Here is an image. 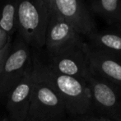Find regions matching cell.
Returning a JSON list of instances; mask_svg holds the SVG:
<instances>
[{
  "instance_id": "cell-1",
  "label": "cell",
  "mask_w": 121,
  "mask_h": 121,
  "mask_svg": "<svg viewBox=\"0 0 121 121\" xmlns=\"http://www.w3.org/2000/svg\"><path fill=\"white\" fill-rule=\"evenodd\" d=\"M31 66L35 74L60 97L68 115L75 118L86 116L94 108L91 90L86 80L56 73L37 59L32 61Z\"/></svg>"
},
{
  "instance_id": "cell-2",
  "label": "cell",
  "mask_w": 121,
  "mask_h": 121,
  "mask_svg": "<svg viewBox=\"0 0 121 121\" xmlns=\"http://www.w3.org/2000/svg\"><path fill=\"white\" fill-rule=\"evenodd\" d=\"M17 24L22 40L28 45L41 48L49 12L43 0H16Z\"/></svg>"
},
{
  "instance_id": "cell-3",
  "label": "cell",
  "mask_w": 121,
  "mask_h": 121,
  "mask_svg": "<svg viewBox=\"0 0 121 121\" xmlns=\"http://www.w3.org/2000/svg\"><path fill=\"white\" fill-rule=\"evenodd\" d=\"M31 73L30 104L26 121H64L68 113L60 97L35 74L32 66Z\"/></svg>"
},
{
  "instance_id": "cell-4",
  "label": "cell",
  "mask_w": 121,
  "mask_h": 121,
  "mask_svg": "<svg viewBox=\"0 0 121 121\" xmlns=\"http://www.w3.org/2000/svg\"><path fill=\"white\" fill-rule=\"evenodd\" d=\"M47 66L54 72L86 80L90 74L87 44L84 40L69 48L49 55Z\"/></svg>"
},
{
  "instance_id": "cell-5",
  "label": "cell",
  "mask_w": 121,
  "mask_h": 121,
  "mask_svg": "<svg viewBox=\"0 0 121 121\" xmlns=\"http://www.w3.org/2000/svg\"><path fill=\"white\" fill-rule=\"evenodd\" d=\"M28 45L22 40L12 47L0 75V99L7 98L31 66Z\"/></svg>"
},
{
  "instance_id": "cell-6",
  "label": "cell",
  "mask_w": 121,
  "mask_h": 121,
  "mask_svg": "<svg viewBox=\"0 0 121 121\" xmlns=\"http://www.w3.org/2000/svg\"><path fill=\"white\" fill-rule=\"evenodd\" d=\"M93 105L111 120L121 121V88L90 73L86 78Z\"/></svg>"
},
{
  "instance_id": "cell-7",
  "label": "cell",
  "mask_w": 121,
  "mask_h": 121,
  "mask_svg": "<svg viewBox=\"0 0 121 121\" xmlns=\"http://www.w3.org/2000/svg\"><path fill=\"white\" fill-rule=\"evenodd\" d=\"M84 40L74 28L53 9L49 16L45 45L49 54H54Z\"/></svg>"
},
{
  "instance_id": "cell-8",
  "label": "cell",
  "mask_w": 121,
  "mask_h": 121,
  "mask_svg": "<svg viewBox=\"0 0 121 121\" xmlns=\"http://www.w3.org/2000/svg\"><path fill=\"white\" fill-rule=\"evenodd\" d=\"M54 10L82 36L86 37L97 30L84 0H54Z\"/></svg>"
},
{
  "instance_id": "cell-9",
  "label": "cell",
  "mask_w": 121,
  "mask_h": 121,
  "mask_svg": "<svg viewBox=\"0 0 121 121\" xmlns=\"http://www.w3.org/2000/svg\"><path fill=\"white\" fill-rule=\"evenodd\" d=\"M87 54L91 73L121 88V58L92 48L88 44Z\"/></svg>"
},
{
  "instance_id": "cell-10",
  "label": "cell",
  "mask_w": 121,
  "mask_h": 121,
  "mask_svg": "<svg viewBox=\"0 0 121 121\" xmlns=\"http://www.w3.org/2000/svg\"><path fill=\"white\" fill-rule=\"evenodd\" d=\"M31 82L30 66L21 81L7 96L6 109L8 113V116L7 117L8 121H26L30 104Z\"/></svg>"
},
{
  "instance_id": "cell-11",
  "label": "cell",
  "mask_w": 121,
  "mask_h": 121,
  "mask_svg": "<svg viewBox=\"0 0 121 121\" xmlns=\"http://www.w3.org/2000/svg\"><path fill=\"white\" fill-rule=\"evenodd\" d=\"M86 39V43L92 48L121 58V28L96 30L87 35Z\"/></svg>"
},
{
  "instance_id": "cell-12",
  "label": "cell",
  "mask_w": 121,
  "mask_h": 121,
  "mask_svg": "<svg viewBox=\"0 0 121 121\" xmlns=\"http://www.w3.org/2000/svg\"><path fill=\"white\" fill-rule=\"evenodd\" d=\"M91 11L112 27L121 28V0H88Z\"/></svg>"
},
{
  "instance_id": "cell-13",
  "label": "cell",
  "mask_w": 121,
  "mask_h": 121,
  "mask_svg": "<svg viewBox=\"0 0 121 121\" xmlns=\"http://www.w3.org/2000/svg\"><path fill=\"white\" fill-rule=\"evenodd\" d=\"M0 27L10 37L16 30H17L16 0L8 2L3 8L0 16Z\"/></svg>"
},
{
  "instance_id": "cell-14",
  "label": "cell",
  "mask_w": 121,
  "mask_h": 121,
  "mask_svg": "<svg viewBox=\"0 0 121 121\" xmlns=\"http://www.w3.org/2000/svg\"><path fill=\"white\" fill-rule=\"evenodd\" d=\"M11 48H12V44H11V40H10L3 49H0V75H1L3 64H4L8 54H9Z\"/></svg>"
},
{
  "instance_id": "cell-15",
  "label": "cell",
  "mask_w": 121,
  "mask_h": 121,
  "mask_svg": "<svg viewBox=\"0 0 121 121\" xmlns=\"http://www.w3.org/2000/svg\"><path fill=\"white\" fill-rule=\"evenodd\" d=\"M64 121H117L111 120L110 118H96V117H77V118L72 119V120H65Z\"/></svg>"
},
{
  "instance_id": "cell-16",
  "label": "cell",
  "mask_w": 121,
  "mask_h": 121,
  "mask_svg": "<svg viewBox=\"0 0 121 121\" xmlns=\"http://www.w3.org/2000/svg\"><path fill=\"white\" fill-rule=\"evenodd\" d=\"M10 40H11V37L6 32L3 31L0 27V49H3Z\"/></svg>"
},
{
  "instance_id": "cell-17",
  "label": "cell",
  "mask_w": 121,
  "mask_h": 121,
  "mask_svg": "<svg viewBox=\"0 0 121 121\" xmlns=\"http://www.w3.org/2000/svg\"><path fill=\"white\" fill-rule=\"evenodd\" d=\"M43 1L45 2V3L46 4L47 8H48V9H49V13H50V12L54 9V0H43Z\"/></svg>"
},
{
  "instance_id": "cell-18",
  "label": "cell",
  "mask_w": 121,
  "mask_h": 121,
  "mask_svg": "<svg viewBox=\"0 0 121 121\" xmlns=\"http://www.w3.org/2000/svg\"><path fill=\"white\" fill-rule=\"evenodd\" d=\"M0 121H8V118H7V117H5V118L0 120Z\"/></svg>"
}]
</instances>
